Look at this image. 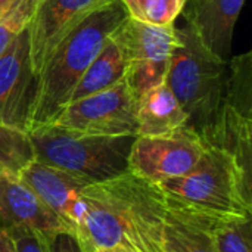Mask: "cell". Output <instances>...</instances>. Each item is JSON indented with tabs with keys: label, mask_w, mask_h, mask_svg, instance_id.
I'll use <instances>...</instances> for the list:
<instances>
[{
	"label": "cell",
	"mask_w": 252,
	"mask_h": 252,
	"mask_svg": "<svg viewBox=\"0 0 252 252\" xmlns=\"http://www.w3.org/2000/svg\"><path fill=\"white\" fill-rule=\"evenodd\" d=\"M165 211L161 188L127 171L83 189L74 233L90 252L112 247L162 252Z\"/></svg>",
	"instance_id": "cell-1"
},
{
	"label": "cell",
	"mask_w": 252,
	"mask_h": 252,
	"mask_svg": "<svg viewBox=\"0 0 252 252\" xmlns=\"http://www.w3.org/2000/svg\"><path fill=\"white\" fill-rule=\"evenodd\" d=\"M127 16L121 0H109L86 16L56 46L37 74L30 130L50 124L69 103L81 75L99 55L105 40Z\"/></svg>",
	"instance_id": "cell-2"
},
{
	"label": "cell",
	"mask_w": 252,
	"mask_h": 252,
	"mask_svg": "<svg viewBox=\"0 0 252 252\" xmlns=\"http://www.w3.org/2000/svg\"><path fill=\"white\" fill-rule=\"evenodd\" d=\"M229 61L213 55L186 22L176 27V44L164 83L183 108L190 128L205 146L214 145L224 108Z\"/></svg>",
	"instance_id": "cell-3"
},
{
	"label": "cell",
	"mask_w": 252,
	"mask_h": 252,
	"mask_svg": "<svg viewBox=\"0 0 252 252\" xmlns=\"http://www.w3.org/2000/svg\"><path fill=\"white\" fill-rule=\"evenodd\" d=\"M158 186L183 208L219 219L251 217V171L226 149L205 146L192 171Z\"/></svg>",
	"instance_id": "cell-4"
},
{
	"label": "cell",
	"mask_w": 252,
	"mask_h": 252,
	"mask_svg": "<svg viewBox=\"0 0 252 252\" xmlns=\"http://www.w3.org/2000/svg\"><path fill=\"white\" fill-rule=\"evenodd\" d=\"M35 159L65 170L86 182L100 183L128 171L136 134L105 136L44 124L28 131Z\"/></svg>",
	"instance_id": "cell-5"
},
{
	"label": "cell",
	"mask_w": 252,
	"mask_h": 252,
	"mask_svg": "<svg viewBox=\"0 0 252 252\" xmlns=\"http://www.w3.org/2000/svg\"><path fill=\"white\" fill-rule=\"evenodd\" d=\"M126 61V78L137 100L164 83L176 44V25L157 27L127 16L111 34Z\"/></svg>",
	"instance_id": "cell-6"
},
{
	"label": "cell",
	"mask_w": 252,
	"mask_h": 252,
	"mask_svg": "<svg viewBox=\"0 0 252 252\" xmlns=\"http://www.w3.org/2000/svg\"><path fill=\"white\" fill-rule=\"evenodd\" d=\"M137 100L126 81L69 102L50 123L69 130L105 136H137Z\"/></svg>",
	"instance_id": "cell-7"
},
{
	"label": "cell",
	"mask_w": 252,
	"mask_h": 252,
	"mask_svg": "<svg viewBox=\"0 0 252 252\" xmlns=\"http://www.w3.org/2000/svg\"><path fill=\"white\" fill-rule=\"evenodd\" d=\"M205 145L188 127L161 136H137L128 157V171L159 185L188 174L202 157Z\"/></svg>",
	"instance_id": "cell-8"
},
{
	"label": "cell",
	"mask_w": 252,
	"mask_h": 252,
	"mask_svg": "<svg viewBox=\"0 0 252 252\" xmlns=\"http://www.w3.org/2000/svg\"><path fill=\"white\" fill-rule=\"evenodd\" d=\"M35 87L27 27L0 53V123L28 131Z\"/></svg>",
	"instance_id": "cell-9"
},
{
	"label": "cell",
	"mask_w": 252,
	"mask_h": 252,
	"mask_svg": "<svg viewBox=\"0 0 252 252\" xmlns=\"http://www.w3.org/2000/svg\"><path fill=\"white\" fill-rule=\"evenodd\" d=\"M109 0H38L28 24L31 68L37 74L56 46L96 7Z\"/></svg>",
	"instance_id": "cell-10"
},
{
	"label": "cell",
	"mask_w": 252,
	"mask_h": 252,
	"mask_svg": "<svg viewBox=\"0 0 252 252\" xmlns=\"http://www.w3.org/2000/svg\"><path fill=\"white\" fill-rule=\"evenodd\" d=\"M0 230L7 236L32 232L52 241L56 233L69 229L18 176L0 174Z\"/></svg>",
	"instance_id": "cell-11"
},
{
	"label": "cell",
	"mask_w": 252,
	"mask_h": 252,
	"mask_svg": "<svg viewBox=\"0 0 252 252\" xmlns=\"http://www.w3.org/2000/svg\"><path fill=\"white\" fill-rule=\"evenodd\" d=\"M19 179L30 186L40 201L56 214L71 232H74L80 214L81 192L90 185L89 182L37 159L19 174Z\"/></svg>",
	"instance_id": "cell-12"
},
{
	"label": "cell",
	"mask_w": 252,
	"mask_h": 252,
	"mask_svg": "<svg viewBox=\"0 0 252 252\" xmlns=\"http://www.w3.org/2000/svg\"><path fill=\"white\" fill-rule=\"evenodd\" d=\"M245 0H186L183 15L201 43L217 58H232V40Z\"/></svg>",
	"instance_id": "cell-13"
},
{
	"label": "cell",
	"mask_w": 252,
	"mask_h": 252,
	"mask_svg": "<svg viewBox=\"0 0 252 252\" xmlns=\"http://www.w3.org/2000/svg\"><path fill=\"white\" fill-rule=\"evenodd\" d=\"M217 219L219 217L196 213L167 201L161 251L217 252L213 236Z\"/></svg>",
	"instance_id": "cell-14"
},
{
	"label": "cell",
	"mask_w": 252,
	"mask_h": 252,
	"mask_svg": "<svg viewBox=\"0 0 252 252\" xmlns=\"http://www.w3.org/2000/svg\"><path fill=\"white\" fill-rule=\"evenodd\" d=\"M137 136H161L186 127L188 117L165 83L145 92L136 105Z\"/></svg>",
	"instance_id": "cell-15"
},
{
	"label": "cell",
	"mask_w": 252,
	"mask_h": 252,
	"mask_svg": "<svg viewBox=\"0 0 252 252\" xmlns=\"http://www.w3.org/2000/svg\"><path fill=\"white\" fill-rule=\"evenodd\" d=\"M124 78H126V61L123 58L118 44L109 35L105 40L99 55L92 61L89 68L81 75L77 87L72 92L69 102L106 90L124 81Z\"/></svg>",
	"instance_id": "cell-16"
},
{
	"label": "cell",
	"mask_w": 252,
	"mask_h": 252,
	"mask_svg": "<svg viewBox=\"0 0 252 252\" xmlns=\"http://www.w3.org/2000/svg\"><path fill=\"white\" fill-rule=\"evenodd\" d=\"M35 161L28 131L0 123V174L18 176Z\"/></svg>",
	"instance_id": "cell-17"
},
{
	"label": "cell",
	"mask_w": 252,
	"mask_h": 252,
	"mask_svg": "<svg viewBox=\"0 0 252 252\" xmlns=\"http://www.w3.org/2000/svg\"><path fill=\"white\" fill-rule=\"evenodd\" d=\"M130 18L157 27L174 25L186 0H121Z\"/></svg>",
	"instance_id": "cell-18"
},
{
	"label": "cell",
	"mask_w": 252,
	"mask_h": 252,
	"mask_svg": "<svg viewBox=\"0 0 252 252\" xmlns=\"http://www.w3.org/2000/svg\"><path fill=\"white\" fill-rule=\"evenodd\" d=\"M213 236L217 252H252L251 217L217 219Z\"/></svg>",
	"instance_id": "cell-19"
},
{
	"label": "cell",
	"mask_w": 252,
	"mask_h": 252,
	"mask_svg": "<svg viewBox=\"0 0 252 252\" xmlns=\"http://www.w3.org/2000/svg\"><path fill=\"white\" fill-rule=\"evenodd\" d=\"M37 3L38 0H15L10 7L0 15V53L28 27Z\"/></svg>",
	"instance_id": "cell-20"
},
{
	"label": "cell",
	"mask_w": 252,
	"mask_h": 252,
	"mask_svg": "<svg viewBox=\"0 0 252 252\" xmlns=\"http://www.w3.org/2000/svg\"><path fill=\"white\" fill-rule=\"evenodd\" d=\"M18 252H50V241L38 233L18 232L9 236Z\"/></svg>",
	"instance_id": "cell-21"
},
{
	"label": "cell",
	"mask_w": 252,
	"mask_h": 252,
	"mask_svg": "<svg viewBox=\"0 0 252 252\" xmlns=\"http://www.w3.org/2000/svg\"><path fill=\"white\" fill-rule=\"evenodd\" d=\"M50 252H90L81 239L69 230L56 233L50 241Z\"/></svg>",
	"instance_id": "cell-22"
},
{
	"label": "cell",
	"mask_w": 252,
	"mask_h": 252,
	"mask_svg": "<svg viewBox=\"0 0 252 252\" xmlns=\"http://www.w3.org/2000/svg\"><path fill=\"white\" fill-rule=\"evenodd\" d=\"M0 252H18L13 241L1 230H0Z\"/></svg>",
	"instance_id": "cell-23"
},
{
	"label": "cell",
	"mask_w": 252,
	"mask_h": 252,
	"mask_svg": "<svg viewBox=\"0 0 252 252\" xmlns=\"http://www.w3.org/2000/svg\"><path fill=\"white\" fill-rule=\"evenodd\" d=\"M94 252H137V251L127 250V248H121V247H112V248H102V250H96Z\"/></svg>",
	"instance_id": "cell-24"
},
{
	"label": "cell",
	"mask_w": 252,
	"mask_h": 252,
	"mask_svg": "<svg viewBox=\"0 0 252 252\" xmlns=\"http://www.w3.org/2000/svg\"><path fill=\"white\" fill-rule=\"evenodd\" d=\"M13 1H15V0H0V15L4 13V12L10 7V4H12Z\"/></svg>",
	"instance_id": "cell-25"
}]
</instances>
